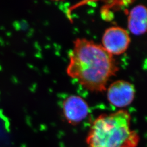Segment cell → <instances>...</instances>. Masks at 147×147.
Segmentation results:
<instances>
[{
  "label": "cell",
  "mask_w": 147,
  "mask_h": 147,
  "mask_svg": "<svg viewBox=\"0 0 147 147\" xmlns=\"http://www.w3.org/2000/svg\"><path fill=\"white\" fill-rule=\"evenodd\" d=\"M67 73L91 92L106 89L107 83L119 70L115 59L104 47L84 38H77L69 53Z\"/></svg>",
  "instance_id": "cell-1"
},
{
  "label": "cell",
  "mask_w": 147,
  "mask_h": 147,
  "mask_svg": "<svg viewBox=\"0 0 147 147\" xmlns=\"http://www.w3.org/2000/svg\"><path fill=\"white\" fill-rule=\"evenodd\" d=\"M131 120L130 114L124 110L101 115L90 126L87 147H137L140 138L132 129Z\"/></svg>",
  "instance_id": "cell-2"
},
{
  "label": "cell",
  "mask_w": 147,
  "mask_h": 147,
  "mask_svg": "<svg viewBox=\"0 0 147 147\" xmlns=\"http://www.w3.org/2000/svg\"><path fill=\"white\" fill-rule=\"evenodd\" d=\"M131 42L128 32L120 27H111L105 30L102 38V47L112 55L123 54Z\"/></svg>",
  "instance_id": "cell-3"
},
{
  "label": "cell",
  "mask_w": 147,
  "mask_h": 147,
  "mask_svg": "<svg viewBox=\"0 0 147 147\" xmlns=\"http://www.w3.org/2000/svg\"><path fill=\"white\" fill-rule=\"evenodd\" d=\"M135 89L130 82L118 80L113 82L107 90V99L111 104L122 108L130 105L135 98Z\"/></svg>",
  "instance_id": "cell-4"
},
{
  "label": "cell",
  "mask_w": 147,
  "mask_h": 147,
  "mask_svg": "<svg viewBox=\"0 0 147 147\" xmlns=\"http://www.w3.org/2000/svg\"><path fill=\"white\" fill-rule=\"evenodd\" d=\"M63 111L65 119L72 125H76L84 120L89 113V106L78 95H70L64 100Z\"/></svg>",
  "instance_id": "cell-5"
},
{
  "label": "cell",
  "mask_w": 147,
  "mask_h": 147,
  "mask_svg": "<svg viewBox=\"0 0 147 147\" xmlns=\"http://www.w3.org/2000/svg\"><path fill=\"white\" fill-rule=\"evenodd\" d=\"M147 8L140 5L132 9L128 17V28L132 34L138 36L147 31Z\"/></svg>",
  "instance_id": "cell-6"
}]
</instances>
